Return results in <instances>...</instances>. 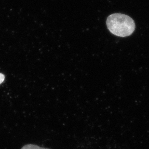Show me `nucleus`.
<instances>
[{
	"instance_id": "f257e3e1",
	"label": "nucleus",
	"mask_w": 149,
	"mask_h": 149,
	"mask_svg": "<svg viewBox=\"0 0 149 149\" xmlns=\"http://www.w3.org/2000/svg\"><path fill=\"white\" fill-rule=\"evenodd\" d=\"M106 24L111 33L122 37L131 35L135 29V22L133 19L122 14L116 13L109 16Z\"/></svg>"
},
{
	"instance_id": "f03ea898",
	"label": "nucleus",
	"mask_w": 149,
	"mask_h": 149,
	"mask_svg": "<svg viewBox=\"0 0 149 149\" xmlns=\"http://www.w3.org/2000/svg\"><path fill=\"white\" fill-rule=\"evenodd\" d=\"M21 149H50L47 148H42L37 145L33 144H27L23 147Z\"/></svg>"
},
{
	"instance_id": "7ed1b4c3",
	"label": "nucleus",
	"mask_w": 149,
	"mask_h": 149,
	"mask_svg": "<svg viewBox=\"0 0 149 149\" xmlns=\"http://www.w3.org/2000/svg\"><path fill=\"white\" fill-rule=\"evenodd\" d=\"M4 79H5V76L4 74H3V73H0V84L4 81Z\"/></svg>"
}]
</instances>
